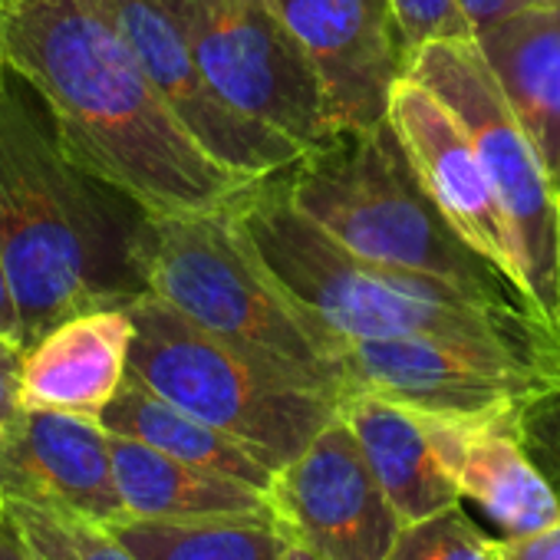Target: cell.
<instances>
[{
  "label": "cell",
  "mask_w": 560,
  "mask_h": 560,
  "mask_svg": "<svg viewBox=\"0 0 560 560\" xmlns=\"http://www.w3.org/2000/svg\"><path fill=\"white\" fill-rule=\"evenodd\" d=\"M100 422L116 435L145 442L185 465H198V468L247 481L260 491H270L273 475H277L260 458H254L241 442H234L231 435L218 432L214 425L188 416L185 409L165 402L149 386H142L136 376H126L122 389L106 406Z\"/></svg>",
  "instance_id": "20"
},
{
  "label": "cell",
  "mask_w": 560,
  "mask_h": 560,
  "mask_svg": "<svg viewBox=\"0 0 560 560\" xmlns=\"http://www.w3.org/2000/svg\"><path fill=\"white\" fill-rule=\"evenodd\" d=\"M57 514V511H54ZM57 521L63 524L73 550L80 553V560H139L106 524L80 517V514H57Z\"/></svg>",
  "instance_id": "26"
},
{
  "label": "cell",
  "mask_w": 560,
  "mask_h": 560,
  "mask_svg": "<svg viewBox=\"0 0 560 560\" xmlns=\"http://www.w3.org/2000/svg\"><path fill=\"white\" fill-rule=\"evenodd\" d=\"M4 501H8V511L18 521L21 534H24L34 560H80V553L73 550V544H70V537H67V530L54 511L18 501V498H4Z\"/></svg>",
  "instance_id": "25"
},
{
  "label": "cell",
  "mask_w": 560,
  "mask_h": 560,
  "mask_svg": "<svg viewBox=\"0 0 560 560\" xmlns=\"http://www.w3.org/2000/svg\"><path fill=\"white\" fill-rule=\"evenodd\" d=\"M514 416L468 425L455 468L462 498H471L504 527V537H521L560 521V494L527 455Z\"/></svg>",
  "instance_id": "19"
},
{
  "label": "cell",
  "mask_w": 560,
  "mask_h": 560,
  "mask_svg": "<svg viewBox=\"0 0 560 560\" xmlns=\"http://www.w3.org/2000/svg\"><path fill=\"white\" fill-rule=\"evenodd\" d=\"M0 337H8L24 347V317H21L18 298H14V284H11L4 254H0Z\"/></svg>",
  "instance_id": "30"
},
{
  "label": "cell",
  "mask_w": 560,
  "mask_h": 560,
  "mask_svg": "<svg viewBox=\"0 0 560 560\" xmlns=\"http://www.w3.org/2000/svg\"><path fill=\"white\" fill-rule=\"evenodd\" d=\"M0 448H4V435H0Z\"/></svg>",
  "instance_id": "35"
},
{
  "label": "cell",
  "mask_w": 560,
  "mask_h": 560,
  "mask_svg": "<svg viewBox=\"0 0 560 560\" xmlns=\"http://www.w3.org/2000/svg\"><path fill=\"white\" fill-rule=\"evenodd\" d=\"M0 560H34L11 511H4V517H0Z\"/></svg>",
  "instance_id": "31"
},
{
  "label": "cell",
  "mask_w": 560,
  "mask_h": 560,
  "mask_svg": "<svg viewBox=\"0 0 560 560\" xmlns=\"http://www.w3.org/2000/svg\"><path fill=\"white\" fill-rule=\"evenodd\" d=\"M11 73L0 90V254L24 317V350L70 317L142 298L149 214L80 168Z\"/></svg>",
  "instance_id": "2"
},
{
  "label": "cell",
  "mask_w": 560,
  "mask_h": 560,
  "mask_svg": "<svg viewBox=\"0 0 560 560\" xmlns=\"http://www.w3.org/2000/svg\"><path fill=\"white\" fill-rule=\"evenodd\" d=\"M386 560H501V550L465 517L462 504H452L406 524Z\"/></svg>",
  "instance_id": "22"
},
{
  "label": "cell",
  "mask_w": 560,
  "mask_h": 560,
  "mask_svg": "<svg viewBox=\"0 0 560 560\" xmlns=\"http://www.w3.org/2000/svg\"><path fill=\"white\" fill-rule=\"evenodd\" d=\"M501 560H560V521L521 537L498 540Z\"/></svg>",
  "instance_id": "28"
},
{
  "label": "cell",
  "mask_w": 560,
  "mask_h": 560,
  "mask_svg": "<svg viewBox=\"0 0 560 560\" xmlns=\"http://www.w3.org/2000/svg\"><path fill=\"white\" fill-rule=\"evenodd\" d=\"M228 214L284 291L347 343L422 337L501 357L544 376L560 370V334L534 311L357 257L288 198L280 175L250 188Z\"/></svg>",
  "instance_id": "3"
},
{
  "label": "cell",
  "mask_w": 560,
  "mask_h": 560,
  "mask_svg": "<svg viewBox=\"0 0 560 560\" xmlns=\"http://www.w3.org/2000/svg\"><path fill=\"white\" fill-rule=\"evenodd\" d=\"M129 314V376L241 442L270 471L294 462L340 416L343 399L254 363L149 291Z\"/></svg>",
  "instance_id": "6"
},
{
  "label": "cell",
  "mask_w": 560,
  "mask_h": 560,
  "mask_svg": "<svg viewBox=\"0 0 560 560\" xmlns=\"http://www.w3.org/2000/svg\"><path fill=\"white\" fill-rule=\"evenodd\" d=\"M139 560H277L284 534L260 521H122L109 527Z\"/></svg>",
  "instance_id": "21"
},
{
  "label": "cell",
  "mask_w": 560,
  "mask_h": 560,
  "mask_svg": "<svg viewBox=\"0 0 560 560\" xmlns=\"http://www.w3.org/2000/svg\"><path fill=\"white\" fill-rule=\"evenodd\" d=\"M280 185L317 228L363 260L429 273L475 298L527 307L445 221L389 119L340 132L280 175Z\"/></svg>",
  "instance_id": "5"
},
{
  "label": "cell",
  "mask_w": 560,
  "mask_h": 560,
  "mask_svg": "<svg viewBox=\"0 0 560 560\" xmlns=\"http://www.w3.org/2000/svg\"><path fill=\"white\" fill-rule=\"evenodd\" d=\"M277 560H324V557H317L314 550H307L304 544H298V540H288L284 537V547H280V557Z\"/></svg>",
  "instance_id": "32"
},
{
  "label": "cell",
  "mask_w": 560,
  "mask_h": 560,
  "mask_svg": "<svg viewBox=\"0 0 560 560\" xmlns=\"http://www.w3.org/2000/svg\"><path fill=\"white\" fill-rule=\"evenodd\" d=\"M409 77L429 86L465 126L478 159L514 224L530 307L560 334V198L540 152L517 122L475 40L425 44L409 60Z\"/></svg>",
  "instance_id": "7"
},
{
  "label": "cell",
  "mask_w": 560,
  "mask_h": 560,
  "mask_svg": "<svg viewBox=\"0 0 560 560\" xmlns=\"http://www.w3.org/2000/svg\"><path fill=\"white\" fill-rule=\"evenodd\" d=\"M4 511H8V501H4V494H0V517H4Z\"/></svg>",
  "instance_id": "34"
},
{
  "label": "cell",
  "mask_w": 560,
  "mask_h": 560,
  "mask_svg": "<svg viewBox=\"0 0 560 560\" xmlns=\"http://www.w3.org/2000/svg\"><path fill=\"white\" fill-rule=\"evenodd\" d=\"M514 425L527 455L560 494V370L517 409Z\"/></svg>",
  "instance_id": "23"
},
{
  "label": "cell",
  "mask_w": 560,
  "mask_h": 560,
  "mask_svg": "<svg viewBox=\"0 0 560 560\" xmlns=\"http://www.w3.org/2000/svg\"><path fill=\"white\" fill-rule=\"evenodd\" d=\"M475 44L560 198V0L485 27Z\"/></svg>",
  "instance_id": "16"
},
{
  "label": "cell",
  "mask_w": 560,
  "mask_h": 560,
  "mask_svg": "<svg viewBox=\"0 0 560 560\" xmlns=\"http://www.w3.org/2000/svg\"><path fill=\"white\" fill-rule=\"evenodd\" d=\"M396 27L409 50V60L425 44L439 40H475L462 0H389Z\"/></svg>",
  "instance_id": "24"
},
{
  "label": "cell",
  "mask_w": 560,
  "mask_h": 560,
  "mask_svg": "<svg viewBox=\"0 0 560 560\" xmlns=\"http://www.w3.org/2000/svg\"><path fill=\"white\" fill-rule=\"evenodd\" d=\"M537 4H550V0H462V11L468 18V27H471V37L481 34L485 27L517 14V11H527V8H537Z\"/></svg>",
  "instance_id": "29"
},
{
  "label": "cell",
  "mask_w": 560,
  "mask_h": 560,
  "mask_svg": "<svg viewBox=\"0 0 560 560\" xmlns=\"http://www.w3.org/2000/svg\"><path fill=\"white\" fill-rule=\"evenodd\" d=\"M11 80V67H8V50H4V27H0V90Z\"/></svg>",
  "instance_id": "33"
},
{
  "label": "cell",
  "mask_w": 560,
  "mask_h": 560,
  "mask_svg": "<svg viewBox=\"0 0 560 560\" xmlns=\"http://www.w3.org/2000/svg\"><path fill=\"white\" fill-rule=\"evenodd\" d=\"M347 396L370 393L422 416L485 425L514 416L550 376L442 340H350Z\"/></svg>",
  "instance_id": "10"
},
{
  "label": "cell",
  "mask_w": 560,
  "mask_h": 560,
  "mask_svg": "<svg viewBox=\"0 0 560 560\" xmlns=\"http://www.w3.org/2000/svg\"><path fill=\"white\" fill-rule=\"evenodd\" d=\"M126 514L136 521H260L277 524L267 491L185 465L145 442L109 432Z\"/></svg>",
  "instance_id": "17"
},
{
  "label": "cell",
  "mask_w": 560,
  "mask_h": 560,
  "mask_svg": "<svg viewBox=\"0 0 560 560\" xmlns=\"http://www.w3.org/2000/svg\"><path fill=\"white\" fill-rule=\"evenodd\" d=\"M386 119L396 129L419 182L425 185V191L432 195L445 221L530 307L524 257H521L514 224L458 116L429 86H422L419 80L406 73L393 90Z\"/></svg>",
  "instance_id": "11"
},
{
  "label": "cell",
  "mask_w": 560,
  "mask_h": 560,
  "mask_svg": "<svg viewBox=\"0 0 560 560\" xmlns=\"http://www.w3.org/2000/svg\"><path fill=\"white\" fill-rule=\"evenodd\" d=\"M340 412L353 425L402 527L462 501V488L439 458L419 412L370 393L347 396Z\"/></svg>",
  "instance_id": "18"
},
{
  "label": "cell",
  "mask_w": 560,
  "mask_h": 560,
  "mask_svg": "<svg viewBox=\"0 0 560 560\" xmlns=\"http://www.w3.org/2000/svg\"><path fill=\"white\" fill-rule=\"evenodd\" d=\"M8 67L47 106L63 152L152 218L228 211L260 182L221 165L172 113L116 0H0Z\"/></svg>",
  "instance_id": "1"
},
{
  "label": "cell",
  "mask_w": 560,
  "mask_h": 560,
  "mask_svg": "<svg viewBox=\"0 0 560 560\" xmlns=\"http://www.w3.org/2000/svg\"><path fill=\"white\" fill-rule=\"evenodd\" d=\"M311 57L337 132L386 122L409 50L389 0H273Z\"/></svg>",
  "instance_id": "13"
},
{
  "label": "cell",
  "mask_w": 560,
  "mask_h": 560,
  "mask_svg": "<svg viewBox=\"0 0 560 560\" xmlns=\"http://www.w3.org/2000/svg\"><path fill=\"white\" fill-rule=\"evenodd\" d=\"M136 324L129 307L63 320L24 350L21 409L100 419L129 376Z\"/></svg>",
  "instance_id": "15"
},
{
  "label": "cell",
  "mask_w": 560,
  "mask_h": 560,
  "mask_svg": "<svg viewBox=\"0 0 560 560\" xmlns=\"http://www.w3.org/2000/svg\"><path fill=\"white\" fill-rule=\"evenodd\" d=\"M0 494L116 527L129 521L109 429L70 412H24L0 448Z\"/></svg>",
  "instance_id": "14"
},
{
  "label": "cell",
  "mask_w": 560,
  "mask_h": 560,
  "mask_svg": "<svg viewBox=\"0 0 560 560\" xmlns=\"http://www.w3.org/2000/svg\"><path fill=\"white\" fill-rule=\"evenodd\" d=\"M142 273L149 294L254 363L347 399V340L284 291L237 234L228 211L149 214Z\"/></svg>",
  "instance_id": "4"
},
{
  "label": "cell",
  "mask_w": 560,
  "mask_h": 560,
  "mask_svg": "<svg viewBox=\"0 0 560 560\" xmlns=\"http://www.w3.org/2000/svg\"><path fill=\"white\" fill-rule=\"evenodd\" d=\"M267 498L280 534L324 560H386L402 530L343 412L273 475Z\"/></svg>",
  "instance_id": "9"
},
{
  "label": "cell",
  "mask_w": 560,
  "mask_h": 560,
  "mask_svg": "<svg viewBox=\"0 0 560 560\" xmlns=\"http://www.w3.org/2000/svg\"><path fill=\"white\" fill-rule=\"evenodd\" d=\"M218 96L314 152L337 139L327 90L273 0H168Z\"/></svg>",
  "instance_id": "8"
},
{
  "label": "cell",
  "mask_w": 560,
  "mask_h": 560,
  "mask_svg": "<svg viewBox=\"0 0 560 560\" xmlns=\"http://www.w3.org/2000/svg\"><path fill=\"white\" fill-rule=\"evenodd\" d=\"M116 14L172 113L221 165L267 182L307 155L298 142L247 119L218 96L168 0H116Z\"/></svg>",
  "instance_id": "12"
},
{
  "label": "cell",
  "mask_w": 560,
  "mask_h": 560,
  "mask_svg": "<svg viewBox=\"0 0 560 560\" xmlns=\"http://www.w3.org/2000/svg\"><path fill=\"white\" fill-rule=\"evenodd\" d=\"M21 363H24V347L0 337V435H8L18 419L24 416L21 409Z\"/></svg>",
  "instance_id": "27"
}]
</instances>
